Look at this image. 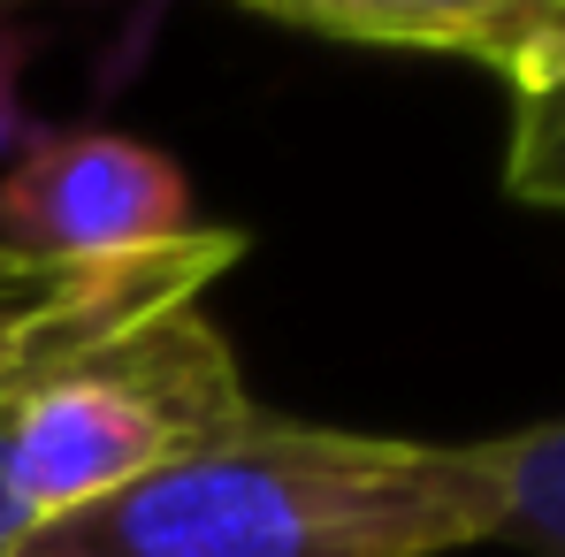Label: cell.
<instances>
[{
	"mask_svg": "<svg viewBox=\"0 0 565 557\" xmlns=\"http://www.w3.org/2000/svg\"><path fill=\"white\" fill-rule=\"evenodd\" d=\"M497 543L481 443L313 428L253 405L222 443L46 519L23 557H451Z\"/></svg>",
	"mask_w": 565,
	"mask_h": 557,
	"instance_id": "1",
	"label": "cell"
},
{
	"mask_svg": "<svg viewBox=\"0 0 565 557\" xmlns=\"http://www.w3.org/2000/svg\"><path fill=\"white\" fill-rule=\"evenodd\" d=\"M15 382V489L39 519L153 481L253 420V389L230 336L199 306H161L46 352Z\"/></svg>",
	"mask_w": 565,
	"mask_h": 557,
	"instance_id": "2",
	"label": "cell"
},
{
	"mask_svg": "<svg viewBox=\"0 0 565 557\" xmlns=\"http://www.w3.org/2000/svg\"><path fill=\"white\" fill-rule=\"evenodd\" d=\"M199 229L191 176L122 130H46L0 176V245L39 260H146Z\"/></svg>",
	"mask_w": 565,
	"mask_h": 557,
	"instance_id": "3",
	"label": "cell"
},
{
	"mask_svg": "<svg viewBox=\"0 0 565 557\" xmlns=\"http://www.w3.org/2000/svg\"><path fill=\"white\" fill-rule=\"evenodd\" d=\"M276 23L413 46L489 69L512 99L504 191L520 206L565 214V0H481V8H268Z\"/></svg>",
	"mask_w": 565,
	"mask_h": 557,
	"instance_id": "4",
	"label": "cell"
},
{
	"mask_svg": "<svg viewBox=\"0 0 565 557\" xmlns=\"http://www.w3.org/2000/svg\"><path fill=\"white\" fill-rule=\"evenodd\" d=\"M245 260L237 229H191L184 245L146 253V260H107V268H77V260H39L0 245V374L31 367L46 352H70L99 329H122L138 313L161 306H199V290L230 276Z\"/></svg>",
	"mask_w": 565,
	"mask_h": 557,
	"instance_id": "5",
	"label": "cell"
},
{
	"mask_svg": "<svg viewBox=\"0 0 565 557\" xmlns=\"http://www.w3.org/2000/svg\"><path fill=\"white\" fill-rule=\"evenodd\" d=\"M481 465L497 489V543L527 557H565V420L489 436Z\"/></svg>",
	"mask_w": 565,
	"mask_h": 557,
	"instance_id": "6",
	"label": "cell"
},
{
	"mask_svg": "<svg viewBox=\"0 0 565 557\" xmlns=\"http://www.w3.org/2000/svg\"><path fill=\"white\" fill-rule=\"evenodd\" d=\"M46 519L31 512V496L15 489V382L0 374V557H23V543Z\"/></svg>",
	"mask_w": 565,
	"mask_h": 557,
	"instance_id": "7",
	"label": "cell"
},
{
	"mask_svg": "<svg viewBox=\"0 0 565 557\" xmlns=\"http://www.w3.org/2000/svg\"><path fill=\"white\" fill-rule=\"evenodd\" d=\"M31 146V107H23V39L0 31V161Z\"/></svg>",
	"mask_w": 565,
	"mask_h": 557,
	"instance_id": "8",
	"label": "cell"
}]
</instances>
